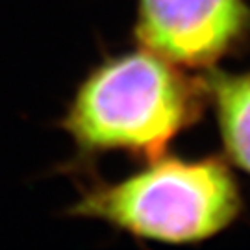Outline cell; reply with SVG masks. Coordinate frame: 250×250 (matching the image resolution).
<instances>
[{"instance_id":"cell-1","label":"cell","mask_w":250,"mask_h":250,"mask_svg":"<svg viewBox=\"0 0 250 250\" xmlns=\"http://www.w3.org/2000/svg\"><path fill=\"white\" fill-rule=\"evenodd\" d=\"M195 115L189 82L148 50L104 63L82 83L65 119L85 150H128L160 156Z\"/></svg>"},{"instance_id":"cell-2","label":"cell","mask_w":250,"mask_h":250,"mask_svg":"<svg viewBox=\"0 0 250 250\" xmlns=\"http://www.w3.org/2000/svg\"><path fill=\"white\" fill-rule=\"evenodd\" d=\"M239 209V188L217 160H158L74 206L76 215L163 243L208 239L223 232Z\"/></svg>"},{"instance_id":"cell-3","label":"cell","mask_w":250,"mask_h":250,"mask_svg":"<svg viewBox=\"0 0 250 250\" xmlns=\"http://www.w3.org/2000/svg\"><path fill=\"white\" fill-rule=\"evenodd\" d=\"M249 21L243 0H139L137 37L169 63L206 67L241 39Z\"/></svg>"},{"instance_id":"cell-4","label":"cell","mask_w":250,"mask_h":250,"mask_svg":"<svg viewBox=\"0 0 250 250\" xmlns=\"http://www.w3.org/2000/svg\"><path fill=\"white\" fill-rule=\"evenodd\" d=\"M219 128L230 160L250 172V74L211 82Z\"/></svg>"}]
</instances>
